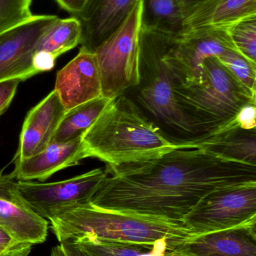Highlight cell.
I'll use <instances>...</instances> for the list:
<instances>
[{
	"instance_id": "6da1fadb",
	"label": "cell",
	"mask_w": 256,
	"mask_h": 256,
	"mask_svg": "<svg viewBox=\"0 0 256 256\" xmlns=\"http://www.w3.org/2000/svg\"><path fill=\"white\" fill-rule=\"evenodd\" d=\"M253 180L256 166L183 144L156 159L113 168L90 203L182 222L213 190Z\"/></svg>"
},
{
	"instance_id": "7a4b0ae2",
	"label": "cell",
	"mask_w": 256,
	"mask_h": 256,
	"mask_svg": "<svg viewBox=\"0 0 256 256\" xmlns=\"http://www.w3.org/2000/svg\"><path fill=\"white\" fill-rule=\"evenodd\" d=\"M86 158L110 170L156 159L178 147L126 94L114 98L81 137Z\"/></svg>"
},
{
	"instance_id": "3957f363",
	"label": "cell",
	"mask_w": 256,
	"mask_h": 256,
	"mask_svg": "<svg viewBox=\"0 0 256 256\" xmlns=\"http://www.w3.org/2000/svg\"><path fill=\"white\" fill-rule=\"evenodd\" d=\"M174 94L195 140L238 126L240 110L256 104V94L239 84L217 57L204 60L198 82L176 84Z\"/></svg>"
},
{
	"instance_id": "277c9868",
	"label": "cell",
	"mask_w": 256,
	"mask_h": 256,
	"mask_svg": "<svg viewBox=\"0 0 256 256\" xmlns=\"http://www.w3.org/2000/svg\"><path fill=\"white\" fill-rule=\"evenodd\" d=\"M48 220L60 243L72 242L86 234L103 240L147 244L163 238L184 240L192 236L180 222L108 210L90 203L65 208Z\"/></svg>"
},
{
	"instance_id": "5b68a950",
	"label": "cell",
	"mask_w": 256,
	"mask_h": 256,
	"mask_svg": "<svg viewBox=\"0 0 256 256\" xmlns=\"http://www.w3.org/2000/svg\"><path fill=\"white\" fill-rule=\"evenodd\" d=\"M168 32L143 25L140 33L139 84L137 106L173 142L195 140L182 114L174 94L177 82L164 60Z\"/></svg>"
},
{
	"instance_id": "8992f818",
	"label": "cell",
	"mask_w": 256,
	"mask_h": 256,
	"mask_svg": "<svg viewBox=\"0 0 256 256\" xmlns=\"http://www.w3.org/2000/svg\"><path fill=\"white\" fill-rule=\"evenodd\" d=\"M143 0H138L118 28L94 51L102 97L113 99L139 84L140 33Z\"/></svg>"
},
{
	"instance_id": "52a82bcc",
	"label": "cell",
	"mask_w": 256,
	"mask_h": 256,
	"mask_svg": "<svg viewBox=\"0 0 256 256\" xmlns=\"http://www.w3.org/2000/svg\"><path fill=\"white\" fill-rule=\"evenodd\" d=\"M256 220V180L228 185L206 194L182 224L192 236L228 230Z\"/></svg>"
},
{
	"instance_id": "ba28073f",
	"label": "cell",
	"mask_w": 256,
	"mask_h": 256,
	"mask_svg": "<svg viewBox=\"0 0 256 256\" xmlns=\"http://www.w3.org/2000/svg\"><path fill=\"white\" fill-rule=\"evenodd\" d=\"M235 50L228 30L199 28L179 34L168 32L164 60L177 84L198 82L206 58Z\"/></svg>"
},
{
	"instance_id": "9c48e42d",
	"label": "cell",
	"mask_w": 256,
	"mask_h": 256,
	"mask_svg": "<svg viewBox=\"0 0 256 256\" xmlns=\"http://www.w3.org/2000/svg\"><path fill=\"white\" fill-rule=\"evenodd\" d=\"M108 166L98 168L67 180L52 183L18 180L19 190L35 213L49 220L65 208L90 202L92 197L109 176Z\"/></svg>"
},
{
	"instance_id": "30bf717a",
	"label": "cell",
	"mask_w": 256,
	"mask_h": 256,
	"mask_svg": "<svg viewBox=\"0 0 256 256\" xmlns=\"http://www.w3.org/2000/svg\"><path fill=\"white\" fill-rule=\"evenodd\" d=\"M58 18L56 15H33L0 33V81L12 78L24 81L36 75L33 55L36 45Z\"/></svg>"
},
{
	"instance_id": "8fae6325",
	"label": "cell",
	"mask_w": 256,
	"mask_h": 256,
	"mask_svg": "<svg viewBox=\"0 0 256 256\" xmlns=\"http://www.w3.org/2000/svg\"><path fill=\"white\" fill-rule=\"evenodd\" d=\"M0 226L23 243L46 240L49 222L33 212L21 196L18 180L0 170Z\"/></svg>"
},
{
	"instance_id": "7c38bea8",
	"label": "cell",
	"mask_w": 256,
	"mask_h": 256,
	"mask_svg": "<svg viewBox=\"0 0 256 256\" xmlns=\"http://www.w3.org/2000/svg\"><path fill=\"white\" fill-rule=\"evenodd\" d=\"M171 256H256V220L234 228L190 236Z\"/></svg>"
},
{
	"instance_id": "4fadbf2b",
	"label": "cell",
	"mask_w": 256,
	"mask_h": 256,
	"mask_svg": "<svg viewBox=\"0 0 256 256\" xmlns=\"http://www.w3.org/2000/svg\"><path fill=\"white\" fill-rule=\"evenodd\" d=\"M54 90L67 111L102 97L94 52L81 46L78 55L57 72Z\"/></svg>"
},
{
	"instance_id": "5bb4252c",
	"label": "cell",
	"mask_w": 256,
	"mask_h": 256,
	"mask_svg": "<svg viewBox=\"0 0 256 256\" xmlns=\"http://www.w3.org/2000/svg\"><path fill=\"white\" fill-rule=\"evenodd\" d=\"M58 94L53 90L27 114L14 160L40 153L51 142L66 112Z\"/></svg>"
},
{
	"instance_id": "9a60e30c",
	"label": "cell",
	"mask_w": 256,
	"mask_h": 256,
	"mask_svg": "<svg viewBox=\"0 0 256 256\" xmlns=\"http://www.w3.org/2000/svg\"><path fill=\"white\" fill-rule=\"evenodd\" d=\"M254 16L256 0H192L186 4L182 32L199 28L228 30Z\"/></svg>"
},
{
	"instance_id": "2e32d148",
	"label": "cell",
	"mask_w": 256,
	"mask_h": 256,
	"mask_svg": "<svg viewBox=\"0 0 256 256\" xmlns=\"http://www.w3.org/2000/svg\"><path fill=\"white\" fill-rule=\"evenodd\" d=\"M138 0H88L75 16L82 28L81 48L94 52L123 22Z\"/></svg>"
},
{
	"instance_id": "e0dca14e",
	"label": "cell",
	"mask_w": 256,
	"mask_h": 256,
	"mask_svg": "<svg viewBox=\"0 0 256 256\" xmlns=\"http://www.w3.org/2000/svg\"><path fill=\"white\" fill-rule=\"evenodd\" d=\"M81 138L69 142H51L45 150L25 159L14 160L12 173L18 180L44 182L60 170L85 159Z\"/></svg>"
},
{
	"instance_id": "ac0fdd59",
	"label": "cell",
	"mask_w": 256,
	"mask_h": 256,
	"mask_svg": "<svg viewBox=\"0 0 256 256\" xmlns=\"http://www.w3.org/2000/svg\"><path fill=\"white\" fill-rule=\"evenodd\" d=\"M82 28L78 18H58L44 33L33 55V68L36 74L54 68L57 58L81 44Z\"/></svg>"
},
{
	"instance_id": "d6986e66",
	"label": "cell",
	"mask_w": 256,
	"mask_h": 256,
	"mask_svg": "<svg viewBox=\"0 0 256 256\" xmlns=\"http://www.w3.org/2000/svg\"><path fill=\"white\" fill-rule=\"evenodd\" d=\"M230 160L256 166V129L234 126L219 134L185 143Z\"/></svg>"
},
{
	"instance_id": "ffe728a7",
	"label": "cell",
	"mask_w": 256,
	"mask_h": 256,
	"mask_svg": "<svg viewBox=\"0 0 256 256\" xmlns=\"http://www.w3.org/2000/svg\"><path fill=\"white\" fill-rule=\"evenodd\" d=\"M183 242L163 238L153 243H132L103 240L86 234L71 242L90 256H171Z\"/></svg>"
},
{
	"instance_id": "44dd1931",
	"label": "cell",
	"mask_w": 256,
	"mask_h": 256,
	"mask_svg": "<svg viewBox=\"0 0 256 256\" xmlns=\"http://www.w3.org/2000/svg\"><path fill=\"white\" fill-rule=\"evenodd\" d=\"M111 100L101 97L66 111L52 142H69L81 138Z\"/></svg>"
},
{
	"instance_id": "7402d4cb",
	"label": "cell",
	"mask_w": 256,
	"mask_h": 256,
	"mask_svg": "<svg viewBox=\"0 0 256 256\" xmlns=\"http://www.w3.org/2000/svg\"><path fill=\"white\" fill-rule=\"evenodd\" d=\"M143 25L179 34L186 14L184 0H143Z\"/></svg>"
},
{
	"instance_id": "603a6c76",
	"label": "cell",
	"mask_w": 256,
	"mask_h": 256,
	"mask_svg": "<svg viewBox=\"0 0 256 256\" xmlns=\"http://www.w3.org/2000/svg\"><path fill=\"white\" fill-rule=\"evenodd\" d=\"M217 58L239 84L256 94V63L235 50L225 51Z\"/></svg>"
},
{
	"instance_id": "cb8c5ba5",
	"label": "cell",
	"mask_w": 256,
	"mask_h": 256,
	"mask_svg": "<svg viewBox=\"0 0 256 256\" xmlns=\"http://www.w3.org/2000/svg\"><path fill=\"white\" fill-rule=\"evenodd\" d=\"M228 33L237 52L256 63V16L237 22Z\"/></svg>"
},
{
	"instance_id": "d4e9b609",
	"label": "cell",
	"mask_w": 256,
	"mask_h": 256,
	"mask_svg": "<svg viewBox=\"0 0 256 256\" xmlns=\"http://www.w3.org/2000/svg\"><path fill=\"white\" fill-rule=\"evenodd\" d=\"M32 2L33 0H0V33L31 18Z\"/></svg>"
},
{
	"instance_id": "484cf974",
	"label": "cell",
	"mask_w": 256,
	"mask_h": 256,
	"mask_svg": "<svg viewBox=\"0 0 256 256\" xmlns=\"http://www.w3.org/2000/svg\"><path fill=\"white\" fill-rule=\"evenodd\" d=\"M33 245L15 239L9 232L0 226V250L12 256H28Z\"/></svg>"
},
{
	"instance_id": "4316f807",
	"label": "cell",
	"mask_w": 256,
	"mask_h": 256,
	"mask_svg": "<svg viewBox=\"0 0 256 256\" xmlns=\"http://www.w3.org/2000/svg\"><path fill=\"white\" fill-rule=\"evenodd\" d=\"M21 82L18 78L0 81V117L9 109Z\"/></svg>"
},
{
	"instance_id": "83f0119b",
	"label": "cell",
	"mask_w": 256,
	"mask_h": 256,
	"mask_svg": "<svg viewBox=\"0 0 256 256\" xmlns=\"http://www.w3.org/2000/svg\"><path fill=\"white\" fill-rule=\"evenodd\" d=\"M256 104H250L242 108L237 116L239 127L244 130L255 129Z\"/></svg>"
},
{
	"instance_id": "f1b7e54d",
	"label": "cell",
	"mask_w": 256,
	"mask_h": 256,
	"mask_svg": "<svg viewBox=\"0 0 256 256\" xmlns=\"http://www.w3.org/2000/svg\"><path fill=\"white\" fill-rule=\"evenodd\" d=\"M55 1L63 10L70 14L72 16H77L82 12L88 0H55Z\"/></svg>"
},
{
	"instance_id": "f546056e",
	"label": "cell",
	"mask_w": 256,
	"mask_h": 256,
	"mask_svg": "<svg viewBox=\"0 0 256 256\" xmlns=\"http://www.w3.org/2000/svg\"><path fill=\"white\" fill-rule=\"evenodd\" d=\"M60 244L66 256H90L71 242H62Z\"/></svg>"
},
{
	"instance_id": "4dcf8cb0",
	"label": "cell",
	"mask_w": 256,
	"mask_h": 256,
	"mask_svg": "<svg viewBox=\"0 0 256 256\" xmlns=\"http://www.w3.org/2000/svg\"><path fill=\"white\" fill-rule=\"evenodd\" d=\"M51 256H66L61 244L53 248L52 250H51Z\"/></svg>"
},
{
	"instance_id": "1f68e13d",
	"label": "cell",
	"mask_w": 256,
	"mask_h": 256,
	"mask_svg": "<svg viewBox=\"0 0 256 256\" xmlns=\"http://www.w3.org/2000/svg\"><path fill=\"white\" fill-rule=\"evenodd\" d=\"M0 256H12L10 254H8V252H5V251L1 250H0Z\"/></svg>"
},
{
	"instance_id": "d6a6232c",
	"label": "cell",
	"mask_w": 256,
	"mask_h": 256,
	"mask_svg": "<svg viewBox=\"0 0 256 256\" xmlns=\"http://www.w3.org/2000/svg\"><path fill=\"white\" fill-rule=\"evenodd\" d=\"M185 2H186V4H187V3L190 2L191 1H192V0H184Z\"/></svg>"
}]
</instances>
